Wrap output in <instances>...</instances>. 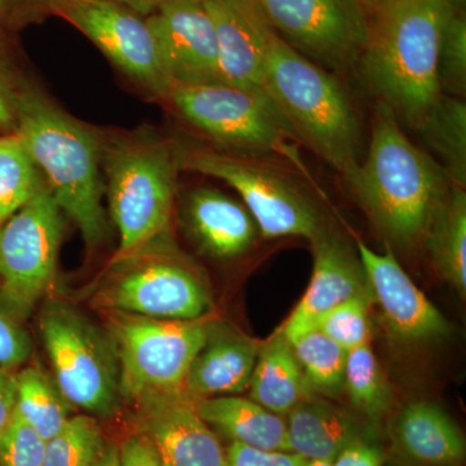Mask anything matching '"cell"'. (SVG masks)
Here are the masks:
<instances>
[{
  "label": "cell",
  "instance_id": "48",
  "mask_svg": "<svg viewBox=\"0 0 466 466\" xmlns=\"http://www.w3.org/2000/svg\"><path fill=\"white\" fill-rule=\"evenodd\" d=\"M0 466H2V465H0Z\"/></svg>",
  "mask_w": 466,
  "mask_h": 466
},
{
  "label": "cell",
  "instance_id": "33",
  "mask_svg": "<svg viewBox=\"0 0 466 466\" xmlns=\"http://www.w3.org/2000/svg\"><path fill=\"white\" fill-rule=\"evenodd\" d=\"M372 294H359L337 306L319 319L314 329L327 334L343 349L350 350L370 343V303Z\"/></svg>",
  "mask_w": 466,
  "mask_h": 466
},
{
  "label": "cell",
  "instance_id": "36",
  "mask_svg": "<svg viewBox=\"0 0 466 466\" xmlns=\"http://www.w3.org/2000/svg\"><path fill=\"white\" fill-rule=\"evenodd\" d=\"M227 466H302L306 459L285 451H266L232 441L226 451Z\"/></svg>",
  "mask_w": 466,
  "mask_h": 466
},
{
  "label": "cell",
  "instance_id": "4",
  "mask_svg": "<svg viewBox=\"0 0 466 466\" xmlns=\"http://www.w3.org/2000/svg\"><path fill=\"white\" fill-rule=\"evenodd\" d=\"M263 90L299 143L349 177L358 167L360 124L339 79L269 26Z\"/></svg>",
  "mask_w": 466,
  "mask_h": 466
},
{
  "label": "cell",
  "instance_id": "16",
  "mask_svg": "<svg viewBox=\"0 0 466 466\" xmlns=\"http://www.w3.org/2000/svg\"><path fill=\"white\" fill-rule=\"evenodd\" d=\"M358 251L372 299L395 336L406 341H429L450 333L446 318L416 287L390 248L377 253L359 241Z\"/></svg>",
  "mask_w": 466,
  "mask_h": 466
},
{
  "label": "cell",
  "instance_id": "38",
  "mask_svg": "<svg viewBox=\"0 0 466 466\" xmlns=\"http://www.w3.org/2000/svg\"><path fill=\"white\" fill-rule=\"evenodd\" d=\"M383 461L385 455L379 446L360 440L343 449L333 460V466H382Z\"/></svg>",
  "mask_w": 466,
  "mask_h": 466
},
{
  "label": "cell",
  "instance_id": "18",
  "mask_svg": "<svg viewBox=\"0 0 466 466\" xmlns=\"http://www.w3.org/2000/svg\"><path fill=\"white\" fill-rule=\"evenodd\" d=\"M216 26L220 84L263 95L269 25L257 0H205ZM267 97V96H266Z\"/></svg>",
  "mask_w": 466,
  "mask_h": 466
},
{
  "label": "cell",
  "instance_id": "20",
  "mask_svg": "<svg viewBox=\"0 0 466 466\" xmlns=\"http://www.w3.org/2000/svg\"><path fill=\"white\" fill-rule=\"evenodd\" d=\"M187 218L202 249L219 259L245 253L258 232L248 208L216 189L193 191L187 204Z\"/></svg>",
  "mask_w": 466,
  "mask_h": 466
},
{
  "label": "cell",
  "instance_id": "24",
  "mask_svg": "<svg viewBox=\"0 0 466 466\" xmlns=\"http://www.w3.org/2000/svg\"><path fill=\"white\" fill-rule=\"evenodd\" d=\"M250 400L285 416L309 397V386L289 341L279 332L259 350L251 375Z\"/></svg>",
  "mask_w": 466,
  "mask_h": 466
},
{
  "label": "cell",
  "instance_id": "14",
  "mask_svg": "<svg viewBox=\"0 0 466 466\" xmlns=\"http://www.w3.org/2000/svg\"><path fill=\"white\" fill-rule=\"evenodd\" d=\"M146 20L173 86L220 84L216 26L205 0H171Z\"/></svg>",
  "mask_w": 466,
  "mask_h": 466
},
{
  "label": "cell",
  "instance_id": "30",
  "mask_svg": "<svg viewBox=\"0 0 466 466\" xmlns=\"http://www.w3.org/2000/svg\"><path fill=\"white\" fill-rule=\"evenodd\" d=\"M289 343L309 388L324 394L342 390L348 350L319 329L309 330Z\"/></svg>",
  "mask_w": 466,
  "mask_h": 466
},
{
  "label": "cell",
  "instance_id": "29",
  "mask_svg": "<svg viewBox=\"0 0 466 466\" xmlns=\"http://www.w3.org/2000/svg\"><path fill=\"white\" fill-rule=\"evenodd\" d=\"M343 388L352 406L372 419H380L391 407L390 386L370 343L348 351Z\"/></svg>",
  "mask_w": 466,
  "mask_h": 466
},
{
  "label": "cell",
  "instance_id": "23",
  "mask_svg": "<svg viewBox=\"0 0 466 466\" xmlns=\"http://www.w3.org/2000/svg\"><path fill=\"white\" fill-rule=\"evenodd\" d=\"M198 416L232 441L266 451L290 452L287 420L257 401L236 395L195 400Z\"/></svg>",
  "mask_w": 466,
  "mask_h": 466
},
{
  "label": "cell",
  "instance_id": "28",
  "mask_svg": "<svg viewBox=\"0 0 466 466\" xmlns=\"http://www.w3.org/2000/svg\"><path fill=\"white\" fill-rule=\"evenodd\" d=\"M39 171L17 134L0 137V226L45 184Z\"/></svg>",
  "mask_w": 466,
  "mask_h": 466
},
{
  "label": "cell",
  "instance_id": "2",
  "mask_svg": "<svg viewBox=\"0 0 466 466\" xmlns=\"http://www.w3.org/2000/svg\"><path fill=\"white\" fill-rule=\"evenodd\" d=\"M451 12L446 0H386L359 63L380 103L416 130L443 95L438 58Z\"/></svg>",
  "mask_w": 466,
  "mask_h": 466
},
{
  "label": "cell",
  "instance_id": "31",
  "mask_svg": "<svg viewBox=\"0 0 466 466\" xmlns=\"http://www.w3.org/2000/svg\"><path fill=\"white\" fill-rule=\"evenodd\" d=\"M104 444L94 417L73 416L63 431L47 441L43 466H92Z\"/></svg>",
  "mask_w": 466,
  "mask_h": 466
},
{
  "label": "cell",
  "instance_id": "13",
  "mask_svg": "<svg viewBox=\"0 0 466 466\" xmlns=\"http://www.w3.org/2000/svg\"><path fill=\"white\" fill-rule=\"evenodd\" d=\"M51 15L64 18L144 88L165 97L173 87L146 17L113 0H61Z\"/></svg>",
  "mask_w": 466,
  "mask_h": 466
},
{
  "label": "cell",
  "instance_id": "34",
  "mask_svg": "<svg viewBox=\"0 0 466 466\" xmlns=\"http://www.w3.org/2000/svg\"><path fill=\"white\" fill-rule=\"evenodd\" d=\"M46 450L47 441L16 413L0 435V465L43 466Z\"/></svg>",
  "mask_w": 466,
  "mask_h": 466
},
{
  "label": "cell",
  "instance_id": "6",
  "mask_svg": "<svg viewBox=\"0 0 466 466\" xmlns=\"http://www.w3.org/2000/svg\"><path fill=\"white\" fill-rule=\"evenodd\" d=\"M177 112L208 139L247 153H274L303 175L299 140L268 97L223 84L174 85L167 96Z\"/></svg>",
  "mask_w": 466,
  "mask_h": 466
},
{
  "label": "cell",
  "instance_id": "45",
  "mask_svg": "<svg viewBox=\"0 0 466 466\" xmlns=\"http://www.w3.org/2000/svg\"><path fill=\"white\" fill-rule=\"evenodd\" d=\"M446 3L453 12L465 11V0H446Z\"/></svg>",
  "mask_w": 466,
  "mask_h": 466
},
{
  "label": "cell",
  "instance_id": "35",
  "mask_svg": "<svg viewBox=\"0 0 466 466\" xmlns=\"http://www.w3.org/2000/svg\"><path fill=\"white\" fill-rule=\"evenodd\" d=\"M32 354V341L23 320L0 299V367L14 370Z\"/></svg>",
  "mask_w": 466,
  "mask_h": 466
},
{
  "label": "cell",
  "instance_id": "11",
  "mask_svg": "<svg viewBox=\"0 0 466 466\" xmlns=\"http://www.w3.org/2000/svg\"><path fill=\"white\" fill-rule=\"evenodd\" d=\"M152 242L127 265L97 297V303L113 311L167 320H198L210 309V297L198 275L167 242Z\"/></svg>",
  "mask_w": 466,
  "mask_h": 466
},
{
  "label": "cell",
  "instance_id": "46",
  "mask_svg": "<svg viewBox=\"0 0 466 466\" xmlns=\"http://www.w3.org/2000/svg\"><path fill=\"white\" fill-rule=\"evenodd\" d=\"M302 466H333V461L330 460H305Z\"/></svg>",
  "mask_w": 466,
  "mask_h": 466
},
{
  "label": "cell",
  "instance_id": "15",
  "mask_svg": "<svg viewBox=\"0 0 466 466\" xmlns=\"http://www.w3.org/2000/svg\"><path fill=\"white\" fill-rule=\"evenodd\" d=\"M134 403L140 433L153 441L162 466H227L226 451L188 395H147Z\"/></svg>",
  "mask_w": 466,
  "mask_h": 466
},
{
  "label": "cell",
  "instance_id": "32",
  "mask_svg": "<svg viewBox=\"0 0 466 466\" xmlns=\"http://www.w3.org/2000/svg\"><path fill=\"white\" fill-rule=\"evenodd\" d=\"M438 79L441 94L465 96L466 91V17L465 11L451 12L441 30Z\"/></svg>",
  "mask_w": 466,
  "mask_h": 466
},
{
  "label": "cell",
  "instance_id": "1",
  "mask_svg": "<svg viewBox=\"0 0 466 466\" xmlns=\"http://www.w3.org/2000/svg\"><path fill=\"white\" fill-rule=\"evenodd\" d=\"M346 180L377 228L401 247L425 240L452 187L441 165L408 139L400 118L380 101L367 157Z\"/></svg>",
  "mask_w": 466,
  "mask_h": 466
},
{
  "label": "cell",
  "instance_id": "8",
  "mask_svg": "<svg viewBox=\"0 0 466 466\" xmlns=\"http://www.w3.org/2000/svg\"><path fill=\"white\" fill-rule=\"evenodd\" d=\"M39 329L55 382L72 406L115 416L121 407V373L112 339L66 306L43 312Z\"/></svg>",
  "mask_w": 466,
  "mask_h": 466
},
{
  "label": "cell",
  "instance_id": "19",
  "mask_svg": "<svg viewBox=\"0 0 466 466\" xmlns=\"http://www.w3.org/2000/svg\"><path fill=\"white\" fill-rule=\"evenodd\" d=\"M258 352L257 343L242 334L208 324L207 342L193 360L184 394L200 400L247 390Z\"/></svg>",
  "mask_w": 466,
  "mask_h": 466
},
{
  "label": "cell",
  "instance_id": "3",
  "mask_svg": "<svg viewBox=\"0 0 466 466\" xmlns=\"http://www.w3.org/2000/svg\"><path fill=\"white\" fill-rule=\"evenodd\" d=\"M14 113L17 135L45 173L58 208L75 220L88 248L99 247L108 238V222L96 135L36 91L18 94Z\"/></svg>",
  "mask_w": 466,
  "mask_h": 466
},
{
  "label": "cell",
  "instance_id": "26",
  "mask_svg": "<svg viewBox=\"0 0 466 466\" xmlns=\"http://www.w3.org/2000/svg\"><path fill=\"white\" fill-rule=\"evenodd\" d=\"M16 413L48 441L63 431L72 419V404L57 383L36 367H26L16 373Z\"/></svg>",
  "mask_w": 466,
  "mask_h": 466
},
{
  "label": "cell",
  "instance_id": "22",
  "mask_svg": "<svg viewBox=\"0 0 466 466\" xmlns=\"http://www.w3.org/2000/svg\"><path fill=\"white\" fill-rule=\"evenodd\" d=\"M290 452L306 460H330L349 444L364 440L357 420L329 401L311 395L288 413Z\"/></svg>",
  "mask_w": 466,
  "mask_h": 466
},
{
  "label": "cell",
  "instance_id": "10",
  "mask_svg": "<svg viewBox=\"0 0 466 466\" xmlns=\"http://www.w3.org/2000/svg\"><path fill=\"white\" fill-rule=\"evenodd\" d=\"M61 238V208L46 182L0 226V299L21 320L54 283Z\"/></svg>",
  "mask_w": 466,
  "mask_h": 466
},
{
  "label": "cell",
  "instance_id": "39",
  "mask_svg": "<svg viewBox=\"0 0 466 466\" xmlns=\"http://www.w3.org/2000/svg\"><path fill=\"white\" fill-rule=\"evenodd\" d=\"M16 373L0 367V435L16 416Z\"/></svg>",
  "mask_w": 466,
  "mask_h": 466
},
{
  "label": "cell",
  "instance_id": "9",
  "mask_svg": "<svg viewBox=\"0 0 466 466\" xmlns=\"http://www.w3.org/2000/svg\"><path fill=\"white\" fill-rule=\"evenodd\" d=\"M177 167L217 177L240 195L263 238L297 236L312 240L321 229L312 202L289 177L244 155H229L207 147L174 149Z\"/></svg>",
  "mask_w": 466,
  "mask_h": 466
},
{
  "label": "cell",
  "instance_id": "5",
  "mask_svg": "<svg viewBox=\"0 0 466 466\" xmlns=\"http://www.w3.org/2000/svg\"><path fill=\"white\" fill-rule=\"evenodd\" d=\"M177 170L175 150L159 140L128 137L110 146L106 192L110 216L118 228L116 262L167 236Z\"/></svg>",
  "mask_w": 466,
  "mask_h": 466
},
{
  "label": "cell",
  "instance_id": "42",
  "mask_svg": "<svg viewBox=\"0 0 466 466\" xmlns=\"http://www.w3.org/2000/svg\"><path fill=\"white\" fill-rule=\"evenodd\" d=\"M92 466H119V446L116 443L104 444L103 450Z\"/></svg>",
  "mask_w": 466,
  "mask_h": 466
},
{
  "label": "cell",
  "instance_id": "27",
  "mask_svg": "<svg viewBox=\"0 0 466 466\" xmlns=\"http://www.w3.org/2000/svg\"><path fill=\"white\" fill-rule=\"evenodd\" d=\"M429 146L441 156L451 186H466V104L441 95L419 128Z\"/></svg>",
  "mask_w": 466,
  "mask_h": 466
},
{
  "label": "cell",
  "instance_id": "41",
  "mask_svg": "<svg viewBox=\"0 0 466 466\" xmlns=\"http://www.w3.org/2000/svg\"><path fill=\"white\" fill-rule=\"evenodd\" d=\"M124 7L131 9L135 14L142 17H148L153 12L157 11L159 7L171 2V0H113Z\"/></svg>",
  "mask_w": 466,
  "mask_h": 466
},
{
  "label": "cell",
  "instance_id": "17",
  "mask_svg": "<svg viewBox=\"0 0 466 466\" xmlns=\"http://www.w3.org/2000/svg\"><path fill=\"white\" fill-rule=\"evenodd\" d=\"M311 241L314 269L308 289L280 330L289 342L314 329L330 309L359 294L370 293L360 260L342 238L323 228Z\"/></svg>",
  "mask_w": 466,
  "mask_h": 466
},
{
  "label": "cell",
  "instance_id": "7",
  "mask_svg": "<svg viewBox=\"0 0 466 466\" xmlns=\"http://www.w3.org/2000/svg\"><path fill=\"white\" fill-rule=\"evenodd\" d=\"M208 324L118 312L110 323L121 373V394L137 401L147 395L184 392L193 360L204 348Z\"/></svg>",
  "mask_w": 466,
  "mask_h": 466
},
{
  "label": "cell",
  "instance_id": "12",
  "mask_svg": "<svg viewBox=\"0 0 466 466\" xmlns=\"http://www.w3.org/2000/svg\"><path fill=\"white\" fill-rule=\"evenodd\" d=\"M268 25L291 48L321 67L359 66L372 18L361 0H257Z\"/></svg>",
  "mask_w": 466,
  "mask_h": 466
},
{
  "label": "cell",
  "instance_id": "21",
  "mask_svg": "<svg viewBox=\"0 0 466 466\" xmlns=\"http://www.w3.org/2000/svg\"><path fill=\"white\" fill-rule=\"evenodd\" d=\"M398 449L422 466H455L465 459L464 435L437 404L413 401L404 407L394 425Z\"/></svg>",
  "mask_w": 466,
  "mask_h": 466
},
{
  "label": "cell",
  "instance_id": "37",
  "mask_svg": "<svg viewBox=\"0 0 466 466\" xmlns=\"http://www.w3.org/2000/svg\"><path fill=\"white\" fill-rule=\"evenodd\" d=\"M119 466H162V462L153 441L139 431L119 446Z\"/></svg>",
  "mask_w": 466,
  "mask_h": 466
},
{
  "label": "cell",
  "instance_id": "47",
  "mask_svg": "<svg viewBox=\"0 0 466 466\" xmlns=\"http://www.w3.org/2000/svg\"><path fill=\"white\" fill-rule=\"evenodd\" d=\"M7 17V0H0V23Z\"/></svg>",
  "mask_w": 466,
  "mask_h": 466
},
{
  "label": "cell",
  "instance_id": "40",
  "mask_svg": "<svg viewBox=\"0 0 466 466\" xmlns=\"http://www.w3.org/2000/svg\"><path fill=\"white\" fill-rule=\"evenodd\" d=\"M61 0H7V17H34L51 15L52 8Z\"/></svg>",
  "mask_w": 466,
  "mask_h": 466
},
{
  "label": "cell",
  "instance_id": "43",
  "mask_svg": "<svg viewBox=\"0 0 466 466\" xmlns=\"http://www.w3.org/2000/svg\"><path fill=\"white\" fill-rule=\"evenodd\" d=\"M12 121H15L14 108L9 104L5 92H3L2 87H0V126L7 127L12 124Z\"/></svg>",
  "mask_w": 466,
  "mask_h": 466
},
{
  "label": "cell",
  "instance_id": "25",
  "mask_svg": "<svg viewBox=\"0 0 466 466\" xmlns=\"http://www.w3.org/2000/svg\"><path fill=\"white\" fill-rule=\"evenodd\" d=\"M465 188L451 187L435 214L425 242L435 268L460 296L466 293V195Z\"/></svg>",
  "mask_w": 466,
  "mask_h": 466
},
{
  "label": "cell",
  "instance_id": "44",
  "mask_svg": "<svg viewBox=\"0 0 466 466\" xmlns=\"http://www.w3.org/2000/svg\"><path fill=\"white\" fill-rule=\"evenodd\" d=\"M366 5V7L370 9L372 14H375L377 9H380L386 0H361Z\"/></svg>",
  "mask_w": 466,
  "mask_h": 466
}]
</instances>
